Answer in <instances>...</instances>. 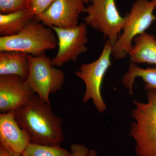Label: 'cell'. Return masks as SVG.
I'll use <instances>...</instances> for the list:
<instances>
[{"instance_id":"15","label":"cell","mask_w":156,"mask_h":156,"mask_svg":"<svg viewBox=\"0 0 156 156\" xmlns=\"http://www.w3.org/2000/svg\"><path fill=\"white\" fill-rule=\"evenodd\" d=\"M136 78L142 79L145 83V89L156 90V67L144 69L137 66L134 63H130L128 72L122 79V83L129 94L133 95V86Z\"/></svg>"},{"instance_id":"5","label":"cell","mask_w":156,"mask_h":156,"mask_svg":"<svg viewBox=\"0 0 156 156\" xmlns=\"http://www.w3.org/2000/svg\"><path fill=\"white\" fill-rule=\"evenodd\" d=\"M28 58L29 72L25 81L42 100L50 104V94H56L62 88L65 73L53 66L51 58L45 54L37 56L29 55Z\"/></svg>"},{"instance_id":"1","label":"cell","mask_w":156,"mask_h":156,"mask_svg":"<svg viewBox=\"0 0 156 156\" xmlns=\"http://www.w3.org/2000/svg\"><path fill=\"white\" fill-rule=\"evenodd\" d=\"M19 126L27 133L30 142L60 145L64 140L62 121L52 111L50 104L34 94L24 106L14 111Z\"/></svg>"},{"instance_id":"11","label":"cell","mask_w":156,"mask_h":156,"mask_svg":"<svg viewBox=\"0 0 156 156\" xmlns=\"http://www.w3.org/2000/svg\"><path fill=\"white\" fill-rule=\"evenodd\" d=\"M30 142L28 134L17 122L14 111L0 114V144L11 152L22 154Z\"/></svg>"},{"instance_id":"12","label":"cell","mask_w":156,"mask_h":156,"mask_svg":"<svg viewBox=\"0 0 156 156\" xmlns=\"http://www.w3.org/2000/svg\"><path fill=\"white\" fill-rule=\"evenodd\" d=\"M28 56L17 51L0 52V76H16L26 80L29 72Z\"/></svg>"},{"instance_id":"18","label":"cell","mask_w":156,"mask_h":156,"mask_svg":"<svg viewBox=\"0 0 156 156\" xmlns=\"http://www.w3.org/2000/svg\"><path fill=\"white\" fill-rule=\"evenodd\" d=\"M55 0H27V9L35 17L46 11Z\"/></svg>"},{"instance_id":"10","label":"cell","mask_w":156,"mask_h":156,"mask_svg":"<svg viewBox=\"0 0 156 156\" xmlns=\"http://www.w3.org/2000/svg\"><path fill=\"white\" fill-rule=\"evenodd\" d=\"M35 93L25 80L16 76H0V112L5 113L24 106Z\"/></svg>"},{"instance_id":"4","label":"cell","mask_w":156,"mask_h":156,"mask_svg":"<svg viewBox=\"0 0 156 156\" xmlns=\"http://www.w3.org/2000/svg\"><path fill=\"white\" fill-rule=\"evenodd\" d=\"M156 0H136L126 16V22L121 35L112 47V55L115 59L125 58L132 49V41L151 25L156 17L154 14Z\"/></svg>"},{"instance_id":"19","label":"cell","mask_w":156,"mask_h":156,"mask_svg":"<svg viewBox=\"0 0 156 156\" xmlns=\"http://www.w3.org/2000/svg\"><path fill=\"white\" fill-rule=\"evenodd\" d=\"M71 156H97L94 149H89L86 146L80 144H73L70 146Z\"/></svg>"},{"instance_id":"17","label":"cell","mask_w":156,"mask_h":156,"mask_svg":"<svg viewBox=\"0 0 156 156\" xmlns=\"http://www.w3.org/2000/svg\"><path fill=\"white\" fill-rule=\"evenodd\" d=\"M27 0H0L1 14H8L27 8Z\"/></svg>"},{"instance_id":"3","label":"cell","mask_w":156,"mask_h":156,"mask_svg":"<svg viewBox=\"0 0 156 156\" xmlns=\"http://www.w3.org/2000/svg\"><path fill=\"white\" fill-rule=\"evenodd\" d=\"M35 19L31 20L17 34L0 37V52L13 51L37 56L55 49L58 39L52 28Z\"/></svg>"},{"instance_id":"22","label":"cell","mask_w":156,"mask_h":156,"mask_svg":"<svg viewBox=\"0 0 156 156\" xmlns=\"http://www.w3.org/2000/svg\"><path fill=\"white\" fill-rule=\"evenodd\" d=\"M88 1H89V0H88Z\"/></svg>"},{"instance_id":"9","label":"cell","mask_w":156,"mask_h":156,"mask_svg":"<svg viewBox=\"0 0 156 156\" xmlns=\"http://www.w3.org/2000/svg\"><path fill=\"white\" fill-rule=\"evenodd\" d=\"M83 0H55L54 2L35 19L49 27L68 29L79 25V19L84 12Z\"/></svg>"},{"instance_id":"7","label":"cell","mask_w":156,"mask_h":156,"mask_svg":"<svg viewBox=\"0 0 156 156\" xmlns=\"http://www.w3.org/2000/svg\"><path fill=\"white\" fill-rule=\"evenodd\" d=\"M85 8L87 14L85 23L102 33L113 46L117 41L126 22L121 16L115 0H89Z\"/></svg>"},{"instance_id":"16","label":"cell","mask_w":156,"mask_h":156,"mask_svg":"<svg viewBox=\"0 0 156 156\" xmlns=\"http://www.w3.org/2000/svg\"><path fill=\"white\" fill-rule=\"evenodd\" d=\"M23 156H71V152L60 145H47L30 142L22 154Z\"/></svg>"},{"instance_id":"20","label":"cell","mask_w":156,"mask_h":156,"mask_svg":"<svg viewBox=\"0 0 156 156\" xmlns=\"http://www.w3.org/2000/svg\"><path fill=\"white\" fill-rule=\"evenodd\" d=\"M0 156H23L22 154L13 153L8 151L2 144H0Z\"/></svg>"},{"instance_id":"6","label":"cell","mask_w":156,"mask_h":156,"mask_svg":"<svg viewBox=\"0 0 156 156\" xmlns=\"http://www.w3.org/2000/svg\"><path fill=\"white\" fill-rule=\"evenodd\" d=\"M112 47L113 45L107 40L97 59L81 65L79 70L75 73L76 76L84 82L86 87L83 101L86 103L92 100L94 106L101 113L104 112L107 109L101 95V87L105 75L111 66Z\"/></svg>"},{"instance_id":"8","label":"cell","mask_w":156,"mask_h":156,"mask_svg":"<svg viewBox=\"0 0 156 156\" xmlns=\"http://www.w3.org/2000/svg\"><path fill=\"white\" fill-rule=\"evenodd\" d=\"M87 25L84 23L73 28L52 27L58 39V50L51 63L61 67L69 61L75 62L80 55L87 51L88 42Z\"/></svg>"},{"instance_id":"2","label":"cell","mask_w":156,"mask_h":156,"mask_svg":"<svg viewBox=\"0 0 156 156\" xmlns=\"http://www.w3.org/2000/svg\"><path fill=\"white\" fill-rule=\"evenodd\" d=\"M146 90V102L134 101L129 135L136 156H156V90Z\"/></svg>"},{"instance_id":"14","label":"cell","mask_w":156,"mask_h":156,"mask_svg":"<svg viewBox=\"0 0 156 156\" xmlns=\"http://www.w3.org/2000/svg\"><path fill=\"white\" fill-rule=\"evenodd\" d=\"M35 18L28 9L0 14V35L9 37L17 34Z\"/></svg>"},{"instance_id":"13","label":"cell","mask_w":156,"mask_h":156,"mask_svg":"<svg viewBox=\"0 0 156 156\" xmlns=\"http://www.w3.org/2000/svg\"><path fill=\"white\" fill-rule=\"evenodd\" d=\"M129 52L131 63L156 65V37L144 32L136 37Z\"/></svg>"},{"instance_id":"21","label":"cell","mask_w":156,"mask_h":156,"mask_svg":"<svg viewBox=\"0 0 156 156\" xmlns=\"http://www.w3.org/2000/svg\"><path fill=\"white\" fill-rule=\"evenodd\" d=\"M83 1L85 2V4H89V2L88 0H83Z\"/></svg>"}]
</instances>
